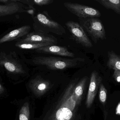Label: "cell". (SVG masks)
I'll list each match as a JSON object with an SVG mask.
<instances>
[{
    "mask_svg": "<svg viewBox=\"0 0 120 120\" xmlns=\"http://www.w3.org/2000/svg\"><path fill=\"white\" fill-rule=\"evenodd\" d=\"M75 81L72 82L63 92L60 99L44 120H73L80 101L74 95Z\"/></svg>",
    "mask_w": 120,
    "mask_h": 120,
    "instance_id": "obj_1",
    "label": "cell"
},
{
    "mask_svg": "<svg viewBox=\"0 0 120 120\" xmlns=\"http://www.w3.org/2000/svg\"><path fill=\"white\" fill-rule=\"evenodd\" d=\"M33 27L36 31L63 35L65 30L61 24L53 20L45 11L39 12L33 17Z\"/></svg>",
    "mask_w": 120,
    "mask_h": 120,
    "instance_id": "obj_2",
    "label": "cell"
},
{
    "mask_svg": "<svg viewBox=\"0 0 120 120\" xmlns=\"http://www.w3.org/2000/svg\"><path fill=\"white\" fill-rule=\"evenodd\" d=\"M65 24L72 38L77 43L86 48L92 47L93 44L79 23L69 21Z\"/></svg>",
    "mask_w": 120,
    "mask_h": 120,
    "instance_id": "obj_6",
    "label": "cell"
},
{
    "mask_svg": "<svg viewBox=\"0 0 120 120\" xmlns=\"http://www.w3.org/2000/svg\"><path fill=\"white\" fill-rule=\"evenodd\" d=\"M53 0H34L31 1L32 5L36 4L39 6L47 5L52 3Z\"/></svg>",
    "mask_w": 120,
    "mask_h": 120,
    "instance_id": "obj_20",
    "label": "cell"
},
{
    "mask_svg": "<svg viewBox=\"0 0 120 120\" xmlns=\"http://www.w3.org/2000/svg\"><path fill=\"white\" fill-rule=\"evenodd\" d=\"M108 61L107 65L110 69L120 70V56L113 51H108Z\"/></svg>",
    "mask_w": 120,
    "mask_h": 120,
    "instance_id": "obj_14",
    "label": "cell"
},
{
    "mask_svg": "<svg viewBox=\"0 0 120 120\" xmlns=\"http://www.w3.org/2000/svg\"><path fill=\"white\" fill-rule=\"evenodd\" d=\"M11 1V0H0V2L1 3H8Z\"/></svg>",
    "mask_w": 120,
    "mask_h": 120,
    "instance_id": "obj_23",
    "label": "cell"
},
{
    "mask_svg": "<svg viewBox=\"0 0 120 120\" xmlns=\"http://www.w3.org/2000/svg\"><path fill=\"white\" fill-rule=\"evenodd\" d=\"M107 98V90L103 84H101L99 91V101L102 104H104L106 102Z\"/></svg>",
    "mask_w": 120,
    "mask_h": 120,
    "instance_id": "obj_19",
    "label": "cell"
},
{
    "mask_svg": "<svg viewBox=\"0 0 120 120\" xmlns=\"http://www.w3.org/2000/svg\"><path fill=\"white\" fill-rule=\"evenodd\" d=\"M85 59L80 58H67L53 56H40L34 58L32 61L35 65L43 66L53 70H62L74 67Z\"/></svg>",
    "mask_w": 120,
    "mask_h": 120,
    "instance_id": "obj_3",
    "label": "cell"
},
{
    "mask_svg": "<svg viewBox=\"0 0 120 120\" xmlns=\"http://www.w3.org/2000/svg\"><path fill=\"white\" fill-rule=\"evenodd\" d=\"M102 78L99 75L98 73L94 71L91 75L90 83L86 101V105L90 108L93 104L97 93L99 86L101 84Z\"/></svg>",
    "mask_w": 120,
    "mask_h": 120,
    "instance_id": "obj_9",
    "label": "cell"
},
{
    "mask_svg": "<svg viewBox=\"0 0 120 120\" xmlns=\"http://www.w3.org/2000/svg\"><path fill=\"white\" fill-rule=\"evenodd\" d=\"M18 0H12L10 3L4 5H0V16L12 15L18 12H25L22 4Z\"/></svg>",
    "mask_w": 120,
    "mask_h": 120,
    "instance_id": "obj_11",
    "label": "cell"
},
{
    "mask_svg": "<svg viewBox=\"0 0 120 120\" xmlns=\"http://www.w3.org/2000/svg\"><path fill=\"white\" fill-rule=\"evenodd\" d=\"M104 8L111 9L120 15V0H96Z\"/></svg>",
    "mask_w": 120,
    "mask_h": 120,
    "instance_id": "obj_15",
    "label": "cell"
},
{
    "mask_svg": "<svg viewBox=\"0 0 120 120\" xmlns=\"http://www.w3.org/2000/svg\"><path fill=\"white\" fill-rule=\"evenodd\" d=\"M116 115L120 116V102L118 103L116 110Z\"/></svg>",
    "mask_w": 120,
    "mask_h": 120,
    "instance_id": "obj_22",
    "label": "cell"
},
{
    "mask_svg": "<svg viewBox=\"0 0 120 120\" xmlns=\"http://www.w3.org/2000/svg\"><path fill=\"white\" fill-rule=\"evenodd\" d=\"M0 65L11 73L19 74L25 73L19 62L4 53H1L0 55Z\"/></svg>",
    "mask_w": 120,
    "mask_h": 120,
    "instance_id": "obj_8",
    "label": "cell"
},
{
    "mask_svg": "<svg viewBox=\"0 0 120 120\" xmlns=\"http://www.w3.org/2000/svg\"><path fill=\"white\" fill-rule=\"evenodd\" d=\"M79 23L94 43L106 39V33L102 22L96 18H78Z\"/></svg>",
    "mask_w": 120,
    "mask_h": 120,
    "instance_id": "obj_4",
    "label": "cell"
},
{
    "mask_svg": "<svg viewBox=\"0 0 120 120\" xmlns=\"http://www.w3.org/2000/svg\"><path fill=\"white\" fill-rule=\"evenodd\" d=\"M87 79L86 77L82 78L75 87L74 91V95L76 98L79 101H80L82 96L83 94Z\"/></svg>",
    "mask_w": 120,
    "mask_h": 120,
    "instance_id": "obj_17",
    "label": "cell"
},
{
    "mask_svg": "<svg viewBox=\"0 0 120 120\" xmlns=\"http://www.w3.org/2000/svg\"><path fill=\"white\" fill-rule=\"evenodd\" d=\"M2 90H3V87H2V86L0 84V92Z\"/></svg>",
    "mask_w": 120,
    "mask_h": 120,
    "instance_id": "obj_24",
    "label": "cell"
},
{
    "mask_svg": "<svg viewBox=\"0 0 120 120\" xmlns=\"http://www.w3.org/2000/svg\"><path fill=\"white\" fill-rule=\"evenodd\" d=\"M37 53L50 54L64 57L74 58L75 54L70 51L66 47L55 45L43 46L35 50Z\"/></svg>",
    "mask_w": 120,
    "mask_h": 120,
    "instance_id": "obj_10",
    "label": "cell"
},
{
    "mask_svg": "<svg viewBox=\"0 0 120 120\" xmlns=\"http://www.w3.org/2000/svg\"><path fill=\"white\" fill-rule=\"evenodd\" d=\"M63 5L68 10L78 18L99 17L101 15L99 11L85 5L70 2H65Z\"/></svg>",
    "mask_w": 120,
    "mask_h": 120,
    "instance_id": "obj_5",
    "label": "cell"
},
{
    "mask_svg": "<svg viewBox=\"0 0 120 120\" xmlns=\"http://www.w3.org/2000/svg\"><path fill=\"white\" fill-rule=\"evenodd\" d=\"M31 29L30 25H24L13 30L0 39V44L13 41L27 35L29 33Z\"/></svg>",
    "mask_w": 120,
    "mask_h": 120,
    "instance_id": "obj_12",
    "label": "cell"
},
{
    "mask_svg": "<svg viewBox=\"0 0 120 120\" xmlns=\"http://www.w3.org/2000/svg\"><path fill=\"white\" fill-rule=\"evenodd\" d=\"M30 115L29 106L28 103L24 104L20 111L19 120H29Z\"/></svg>",
    "mask_w": 120,
    "mask_h": 120,
    "instance_id": "obj_18",
    "label": "cell"
},
{
    "mask_svg": "<svg viewBox=\"0 0 120 120\" xmlns=\"http://www.w3.org/2000/svg\"><path fill=\"white\" fill-rule=\"evenodd\" d=\"M113 77L117 82H120V70H115Z\"/></svg>",
    "mask_w": 120,
    "mask_h": 120,
    "instance_id": "obj_21",
    "label": "cell"
},
{
    "mask_svg": "<svg viewBox=\"0 0 120 120\" xmlns=\"http://www.w3.org/2000/svg\"><path fill=\"white\" fill-rule=\"evenodd\" d=\"M49 85L50 83L49 81L43 79L39 76L32 80L30 83V86L34 87L35 91L39 93L46 91L49 87Z\"/></svg>",
    "mask_w": 120,
    "mask_h": 120,
    "instance_id": "obj_13",
    "label": "cell"
},
{
    "mask_svg": "<svg viewBox=\"0 0 120 120\" xmlns=\"http://www.w3.org/2000/svg\"><path fill=\"white\" fill-rule=\"evenodd\" d=\"M19 42L32 43H51L56 44L58 43L57 39L52 35L34 31L29 33L26 37L20 40Z\"/></svg>",
    "mask_w": 120,
    "mask_h": 120,
    "instance_id": "obj_7",
    "label": "cell"
},
{
    "mask_svg": "<svg viewBox=\"0 0 120 120\" xmlns=\"http://www.w3.org/2000/svg\"><path fill=\"white\" fill-rule=\"evenodd\" d=\"M54 45L51 43H32L18 42L15 46L19 48L25 49H36L43 46Z\"/></svg>",
    "mask_w": 120,
    "mask_h": 120,
    "instance_id": "obj_16",
    "label": "cell"
}]
</instances>
